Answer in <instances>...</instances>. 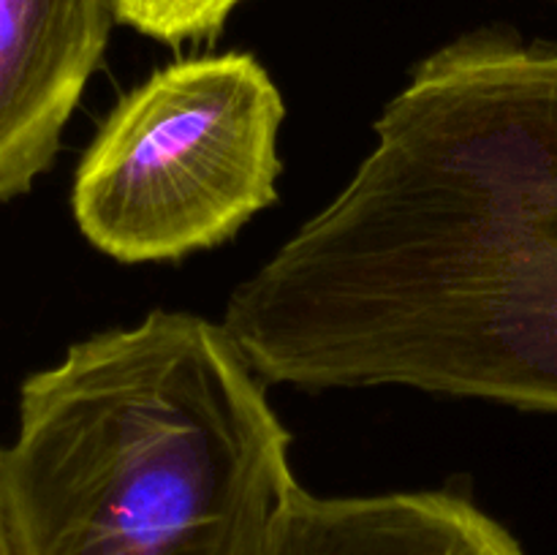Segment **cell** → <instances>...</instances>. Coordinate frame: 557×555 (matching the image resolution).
<instances>
[{
    "mask_svg": "<svg viewBox=\"0 0 557 555\" xmlns=\"http://www.w3.org/2000/svg\"><path fill=\"white\" fill-rule=\"evenodd\" d=\"M223 326L264 381L557 414V47L479 30L424 58Z\"/></svg>",
    "mask_w": 557,
    "mask_h": 555,
    "instance_id": "6da1fadb",
    "label": "cell"
},
{
    "mask_svg": "<svg viewBox=\"0 0 557 555\" xmlns=\"http://www.w3.org/2000/svg\"><path fill=\"white\" fill-rule=\"evenodd\" d=\"M223 324L156 310L20 390L3 449L16 555H267L292 435Z\"/></svg>",
    "mask_w": 557,
    "mask_h": 555,
    "instance_id": "7a4b0ae2",
    "label": "cell"
},
{
    "mask_svg": "<svg viewBox=\"0 0 557 555\" xmlns=\"http://www.w3.org/2000/svg\"><path fill=\"white\" fill-rule=\"evenodd\" d=\"M283 114L281 90L253 54L156 71L82 156L71 194L76 226L125 264L223 243L277 199Z\"/></svg>",
    "mask_w": 557,
    "mask_h": 555,
    "instance_id": "3957f363",
    "label": "cell"
},
{
    "mask_svg": "<svg viewBox=\"0 0 557 555\" xmlns=\"http://www.w3.org/2000/svg\"><path fill=\"white\" fill-rule=\"evenodd\" d=\"M114 20V0H0V205L52 166Z\"/></svg>",
    "mask_w": 557,
    "mask_h": 555,
    "instance_id": "277c9868",
    "label": "cell"
},
{
    "mask_svg": "<svg viewBox=\"0 0 557 555\" xmlns=\"http://www.w3.org/2000/svg\"><path fill=\"white\" fill-rule=\"evenodd\" d=\"M267 555H525L479 506L449 493L319 498L297 488Z\"/></svg>",
    "mask_w": 557,
    "mask_h": 555,
    "instance_id": "5b68a950",
    "label": "cell"
},
{
    "mask_svg": "<svg viewBox=\"0 0 557 555\" xmlns=\"http://www.w3.org/2000/svg\"><path fill=\"white\" fill-rule=\"evenodd\" d=\"M245 0H114L117 22L163 44L212 38Z\"/></svg>",
    "mask_w": 557,
    "mask_h": 555,
    "instance_id": "8992f818",
    "label": "cell"
},
{
    "mask_svg": "<svg viewBox=\"0 0 557 555\" xmlns=\"http://www.w3.org/2000/svg\"><path fill=\"white\" fill-rule=\"evenodd\" d=\"M0 555L14 553V536H11L9 506H5V484H3V449H0Z\"/></svg>",
    "mask_w": 557,
    "mask_h": 555,
    "instance_id": "52a82bcc",
    "label": "cell"
}]
</instances>
